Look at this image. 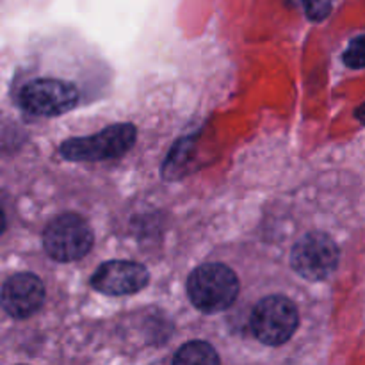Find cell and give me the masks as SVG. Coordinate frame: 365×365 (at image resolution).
<instances>
[{"label": "cell", "mask_w": 365, "mask_h": 365, "mask_svg": "<svg viewBox=\"0 0 365 365\" xmlns=\"http://www.w3.org/2000/svg\"><path fill=\"white\" fill-rule=\"evenodd\" d=\"M187 294L200 312H223L237 298L239 280L234 271L225 264H202L189 274Z\"/></svg>", "instance_id": "6da1fadb"}, {"label": "cell", "mask_w": 365, "mask_h": 365, "mask_svg": "<svg viewBox=\"0 0 365 365\" xmlns=\"http://www.w3.org/2000/svg\"><path fill=\"white\" fill-rule=\"evenodd\" d=\"M18 106L34 116H59L70 113L81 102V91L73 82L57 77L31 78L18 89Z\"/></svg>", "instance_id": "7a4b0ae2"}, {"label": "cell", "mask_w": 365, "mask_h": 365, "mask_svg": "<svg viewBox=\"0 0 365 365\" xmlns=\"http://www.w3.org/2000/svg\"><path fill=\"white\" fill-rule=\"evenodd\" d=\"M135 141V127L130 123L110 125L100 134L88 138L68 139L61 145L59 152L64 159L77 163H96V160L121 157L132 148Z\"/></svg>", "instance_id": "3957f363"}, {"label": "cell", "mask_w": 365, "mask_h": 365, "mask_svg": "<svg viewBox=\"0 0 365 365\" xmlns=\"http://www.w3.org/2000/svg\"><path fill=\"white\" fill-rule=\"evenodd\" d=\"M250 323L253 335L262 344H285L299 324L298 307L285 296H267L255 305Z\"/></svg>", "instance_id": "277c9868"}, {"label": "cell", "mask_w": 365, "mask_h": 365, "mask_svg": "<svg viewBox=\"0 0 365 365\" xmlns=\"http://www.w3.org/2000/svg\"><path fill=\"white\" fill-rule=\"evenodd\" d=\"M93 232L77 214H61L43 232V246L57 262H73L93 248Z\"/></svg>", "instance_id": "5b68a950"}, {"label": "cell", "mask_w": 365, "mask_h": 365, "mask_svg": "<svg viewBox=\"0 0 365 365\" xmlns=\"http://www.w3.org/2000/svg\"><path fill=\"white\" fill-rule=\"evenodd\" d=\"M291 264L296 273L307 280H324L337 267L339 248L330 235L312 232L296 242L291 253Z\"/></svg>", "instance_id": "8992f818"}, {"label": "cell", "mask_w": 365, "mask_h": 365, "mask_svg": "<svg viewBox=\"0 0 365 365\" xmlns=\"http://www.w3.org/2000/svg\"><path fill=\"white\" fill-rule=\"evenodd\" d=\"M148 280V269L141 264L128 262V260H110L95 271L91 285L103 294L128 296L145 289Z\"/></svg>", "instance_id": "52a82bcc"}, {"label": "cell", "mask_w": 365, "mask_h": 365, "mask_svg": "<svg viewBox=\"0 0 365 365\" xmlns=\"http://www.w3.org/2000/svg\"><path fill=\"white\" fill-rule=\"evenodd\" d=\"M45 302L43 282L32 273H18L4 284L2 307L11 317L25 319L38 312Z\"/></svg>", "instance_id": "ba28073f"}, {"label": "cell", "mask_w": 365, "mask_h": 365, "mask_svg": "<svg viewBox=\"0 0 365 365\" xmlns=\"http://www.w3.org/2000/svg\"><path fill=\"white\" fill-rule=\"evenodd\" d=\"M173 365H220V356L209 342L192 341L178 349Z\"/></svg>", "instance_id": "9c48e42d"}, {"label": "cell", "mask_w": 365, "mask_h": 365, "mask_svg": "<svg viewBox=\"0 0 365 365\" xmlns=\"http://www.w3.org/2000/svg\"><path fill=\"white\" fill-rule=\"evenodd\" d=\"M344 63L349 68H365V34L359 36L349 43V46L344 52Z\"/></svg>", "instance_id": "30bf717a"}, {"label": "cell", "mask_w": 365, "mask_h": 365, "mask_svg": "<svg viewBox=\"0 0 365 365\" xmlns=\"http://www.w3.org/2000/svg\"><path fill=\"white\" fill-rule=\"evenodd\" d=\"M291 6H303L312 20H321L330 13V0H285Z\"/></svg>", "instance_id": "8fae6325"}, {"label": "cell", "mask_w": 365, "mask_h": 365, "mask_svg": "<svg viewBox=\"0 0 365 365\" xmlns=\"http://www.w3.org/2000/svg\"><path fill=\"white\" fill-rule=\"evenodd\" d=\"M356 118H359V120L362 121V123H365V103H362V106H360L359 109H356Z\"/></svg>", "instance_id": "7c38bea8"}]
</instances>
